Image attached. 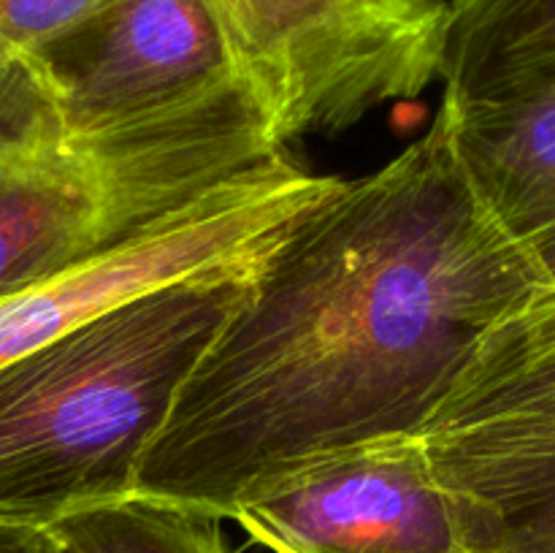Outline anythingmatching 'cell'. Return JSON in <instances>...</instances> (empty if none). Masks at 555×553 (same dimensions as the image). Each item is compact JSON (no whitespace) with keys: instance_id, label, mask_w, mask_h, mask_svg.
<instances>
[{"instance_id":"cell-1","label":"cell","mask_w":555,"mask_h":553,"mask_svg":"<svg viewBox=\"0 0 555 553\" xmlns=\"http://www.w3.org/2000/svg\"><path fill=\"white\" fill-rule=\"evenodd\" d=\"M547 287L437 112L271 249L179 390L135 493L225 520L331 455L421 437L488 334Z\"/></svg>"},{"instance_id":"cell-2","label":"cell","mask_w":555,"mask_h":553,"mask_svg":"<svg viewBox=\"0 0 555 553\" xmlns=\"http://www.w3.org/2000/svg\"><path fill=\"white\" fill-rule=\"evenodd\" d=\"M285 157L242 81L68 136L36 63L0 65V301L128 247Z\"/></svg>"},{"instance_id":"cell-3","label":"cell","mask_w":555,"mask_h":553,"mask_svg":"<svg viewBox=\"0 0 555 553\" xmlns=\"http://www.w3.org/2000/svg\"><path fill=\"white\" fill-rule=\"evenodd\" d=\"M255 271L141 293L0 366V526L41 529L135 493L146 450Z\"/></svg>"},{"instance_id":"cell-4","label":"cell","mask_w":555,"mask_h":553,"mask_svg":"<svg viewBox=\"0 0 555 553\" xmlns=\"http://www.w3.org/2000/svg\"><path fill=\"white\" fill-rule=\"evenodd\" d=\"M233 74L287 146L341 133L442 70L444 0H204Z\"/></svg>"},{"instance_id":"cell-5","label":"cell","mask_w":555,"mask_h":553,"mask_svg":"<svg viewBox=\"0 0 555 553\" xmlns=\"http://www.w3.org/2000/svg\"><path fill=\"white\" fill-rule=\"evenodd\" d=\"M285 157L195 204L168 226L0 301V366L141 293L255 271L285 233L339 184Z\"/></svg>"},{"instance_id":"cell-6","label":"cell","mask_w":555,"mask_h":553,"mask_svg":"<svg viewBox=\"0 0 555 553\" xmlns=\"http://www.w3.org/2000/svg\"><path fill=\"white\" fill-rule=\"evenodd\" d=\"M231 520L271 553H475L421 437L331 455L255 493Z\"/></svg>"},{"instance_id":"cell-7","label":"cell","mask_w":555,"mask_h":553,"mask_svg":"<svg viewBox=\"0 0 555 553\" xmlns=\"http://www.w3.org/2000/svg\"><path fill=\"white\" fill-rule=\"evenodd\" d=\"M30 60L68 136L112 130L238 81L204 0H108Z\"/></svg>"},{"instance_id":"cell-8","label":"cell","mask_w":555,"mask_h":553,"mask_svg":"<svg viewBox=\"0 0 555 553\" xmlns=\"http://www.w3.org/2000/svg\"><path fill=\"white\" fill-rule=\"evenodd\" d=\"M459 497L475 553H555V421H499L421 437Z\"/></svg>"},{"instance_id":"cell-9","label":"cell","mask_w":555,"mask_h":553,"mask_svg":"<svg viewBox=\"0 0 555 553\" xmlns=\"http://www.w3.org/2000/svg\"><path fill=\"white\" fill-rule=\"evenodd\" d=\"M439 114L477 193L534 258L555 239V79L442 95Z\"/></svg>"},{"instance_id":"cell-10","label":"cell","mask_w":555,"mask_h":553,"mask_svg":"<svg viewBox=\"0 0 555 553\" xmlns=\"http://www.w3.org/2000/svg\"><path fill=\"white\" fill-rule=\"evenodd\" d=\"M547 276L553 287L488 334L423 434L499 421H555V253Z\"/></svg>"},{"instance_id":"cell-11","label":"cell","mask_w":555,"mask_h":553,"mask_svg":"<svg viewBox=\"0 0 555 553\" xmlns=\"http://www.w3.org/2000/svg\"><path fill=\"white\" fill-rule=\"evenodd\" d=\"M439 79L466 101L555 79V0H450Z\"/></svg>"},{"instance_id":"cell-12","label":"cell","mask_w":555,"mask_h":553,"mask_svg":"<svg viewBox=\"0 0 555 553\" xmlns=\"http://www.w3.org/2000/svg\"><path fill=\"white\" fill-rule=\"evenodd\" d=\"M222 518L168 499L130 493L49 524L79 553H231Z\"/></svg>"},{"instance_id":"cell-13","label":"cell","mask_w":555,"mask_h":553,"mask_svg":"<svg viewBox=\"0 0 555 553\" xmlns=\"http://www.w3.org/2000/svg\"><path fill=\"white\" fill-rule=\"evenodd\" d=\"M108 0H0V65L30 57Z\"/></svg>"},{"instance_id":"cell-14","label":"cell","mask_w":555,"mask_h":553,"mask_svg":"<svg viewBox=\"0 0 555 553\" xmlns=\"http://www.w3.org/2000/svg\"><path fill=\"white\" fill-rule=\"evenodd\" d=\"M33 537L30 526H0V553H30Z\"/></svg>"},{"instance_id":"cell-15","label":"cell","mask_w":555,"mask_h":553,"mask_svg":"<svg viewBox=\"0 0 555 553\" xmlns=\"http://www.w3.org/2000/svg\"><path fill=\"white\" fill-rule=\"evenodd\" d=\"M30 553H79V551L70 548L57 531H52L49 526H41V529H36V537H33Z\"/></svg>"}]
</instances>
